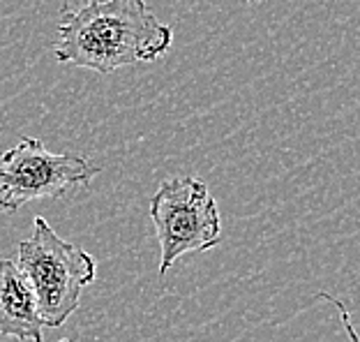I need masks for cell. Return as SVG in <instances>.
Returning a JSON list of instances; mask_svg holds the SVG:
<instances>
[{
	"label": "cell",
	"mask_w": 360,
	"mask_h": 342,
	"mask_svg": "<svg viewBox=\"0 0 360 342\" xmlns=\"http://www.w3.org/2000/svg\"><path fill=\"white\" fill-rule=\"evenodd\" d=\"M174 30L153 14L146 0H90L65 5L58 19L53 58L100 75L165 56Z\"/></svg>",
	"instance_id": "obj_1"
},
{
	"label": "cell",
	"mask_w": 360,
	"mask_h": 342,
	"mask_svg": "<svg viewBox=\"0 0 360 342\" xmlns=\"http://www.w3.org/2000/svg\"><path fill=\"white\" fill-rule=\"evenodd\" d=\"M16 266L30 282L44 327L60 329L77 312L84 289L95 280V259L60 239L42 215L32 217V236L19 243Z\"/></svg>",
	"instance_id": "obj_2"
},
{
	"label": "cell",
	"mask_w": 360,
	"mask_h": 342,
	"mask_svg": "<svg viewBox=\"0 0 360 342\" xmlns=\"http://www.w3.org/2000/svg\"><path fill=\"white\" fill-rule=\"evenodd\" d=\"M150 220L160 241V275L178 257L215 248L222 239V220L208 185L194 176L165 181L150 199Z\"/></svg>",
	"instance_id": "obj_3"
},
{
	"label": "cell",
	"mask_w": 360,
	"mask_h": 342,
	"mask_svg": "<svg viewBox=\"0 0 360 342\" xmlns=\"http://www.w3.org/2000/svg\"><path fill=\"white\" fill-rule=\"evenodd\" d=\"M97 171L86 156L51 153L35 137H23L0 158V213H14L32 199H60L90 185Z\"/></svg>",
	"instance_id": "obj_4"
},
{
	"label": "cell",
	"mask_w": 360,
	"mask_h": 342,
	"mask_svg": "<svg viewBox=\"0 0 360 342\" xmlns=\"http://www.w3.org/2000/svg\"><path fill=\"white\" fill-rule=\"evenodd\" d=\"M44 322L35 294L12 259H0V336L42 342Z\"/></svg>",
	"instance_id": "obj_5"
},
{
	"label": "cell",
	"mask_w": 360,
	"mask_h": 342,
	"mask_svg": "<svg viewBox=\"0 0 360 342\" xmlns=\"http://www.w3.org/2000/svg\"><path fill=\"white\" fill-rule=\"evenodd\" d=\"M316 298H321V300H330V303L338 308V312H340V319H342V327H345V331H347V336H349V342H360V333L356 331V327H354V319H351V315H349V310H347V305L342 303L340 298H333L330 294H316Z\"/></svg>",
	"instance_id": "obj_6"
},
{
	"label": "cell",
	"mask_w": 360,
	"mask_h": 342,
	"mask_svg": "<svg viewBox=\"0 0 360 342\" xmlns=\"http://www.w3.org/2000/svg\"><path fill=\"white\" fill-rule=\"evenodd\" d=\"M58 342H72V340H58Z\"/></svg>",
	"instance_id": "obj_7"
}]
</instances>
